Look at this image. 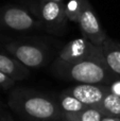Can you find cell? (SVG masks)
<instances>
[{"instance_id":"13","label":"cell","mask_w":120,"mask_h":121,"mask_svg":"<svg viewBox=\"0 0 120 121\" xmlns=\"http://www.w3.org/2000/svg\"><path fill=\"white\" fill-rule=\"evenodd\" d=\"M104 115L97 108L88 107L77 113H64L65 121H101Z\"/></svg>"},{"instance_id":"14","label":"cell","mask_w":120,"mask_h":121,"mask_svg":"<svg viewBox=\"0 0 120 121\" xmlns=\"http://www.w3.org/2000/svg\"><path fill=\"white\" fill-rule=\"evenodd\" d=\"M15 82L16 81L13 80L11 77L3 73L2 71H0V87H1V89H11V88L14 87Z\"/></svg>"},{"instance_id":"12","label":"cell","mask_w":120,"mask_h":121,"mask_svg":"<svg viewBox=\"0 0 120 121\" xmlns=\"http://www.w3.org/2000/svg\"><path fill=\"white\" fill-rule=\"evenodd\" d=\"M96 108L104 116L120 118V97L110 90Z\"/></svg>"},{"instance_id":"10","label":"cell","mask_w":120,"mask_h":121,"mask_svg":"<svg viewBox=\"0 0 120 121\" xmlns=\"http://www.w3.org/2000/svg\"><path fill=\"white\" fill-rule=\"evenodd\" d=\"M100 47L103 60L107 68L120 78V44L107 37Z\"/></svg>"},{"instance_id":"17","label":"cell","mask_w":120,"mask_h":121,"mask_svg":"<svg viewBox=\"0 0 120 121\" xmlns=\"http://www.w3.org/2000/svg\"><path fill=\"white\" fill-rule=\"evenodd\" d=\"M101 121H120L119 117H108V116H104L101 119Z\"/></svg>"},{"instance_id":"8","label":"cell","mask_w":120,"mask_h":121,"mask_svg":"<svg viewBox=\"0 0 120 121\" xmlns=\"http://www.w3.org/2000/svg\"><path fill=\"white\" fill-rule=\"evenodd\" d=\"M64 91L80 100L88 107L96 108L100 104L102 99L106 96V94L110 91V88H108V85L79 83L78 85L71 86Z\"/></svg>"},{"instance_id":"20","label":"cell","mask_w":120,"mask_h":121,"mask_svg":"<svg viewBox=\"0 0 120 121\" xmlns=\"http://www.w3.org/2000/svg\"><path fill=\"white\" fill-rule=\"evenodd\" d=\"M0 89H1V87H0Z\"/></svg>"},{"instance_id":"9","label":"cell","mask_w":120,"mask_h":121,"mask_svg":"<svg viewBox=\"0 0 120 121\" xmlns=\"http://www.w3.org/2000/svg\"><path fill=\"white\" fill-rule=\"evenodd\" d=\"M0 71L15 81H22L30 75L29 68L10 54L0 52Z\"/></svg>"},{"instance_id":"1","label":"cell","mask_w":120,"mask_h":121,"mask_svg":"<svg viewBox=\"0 0 120 121\" xmlns=\"http://www.w3.org/2000/svg\"><path fill=\"white\" fill-rule=\"evenodd\" d=\"M8 106L21 121H59L64 113L53 96L25 87L11 90Z\"/></svg>"},{"instance_id":"7","label":"cell","mask_w":120,"mask_h":121,"mask_svg":"<svg viewBox=\"0 0 120 121\" xmlns=\"http://www.w3.org/2000/svg\"><path fill=\"white\" fill-rule=\"evenodd\" d=\"M39 9L43 27L51 33L61 34L65 29L66 21L68 19L66 14V5H64L63 2L42 0Z\"/></svg>"},{"instance_id":"15","label":"cell","mask_w":120,"mask_h":121,"mask_svg":"<svg viewBox=\"0 0 120 121\" xmlns=\"http://www.w3.org/2000/svg\"><path fill=\"white\" fill-rule=\"evenodd\" d=\"M0 121H15L13 116L6 108L0 104Z\"/></svg>"},{"instance_id":"6","label":"cell","mask_w":120,"mask_h":121,"mask_svg":"<svg viewBox=\"0 0 120 121\" xmlns=\"http://www.w3.org/2000/svg\"><path fill=\"white\" fill-rule=\"evenodd\" d=\"M0 26L12 31L27 32L39 29L43 23L20 6H6L0 12Z\"/></svg>"},{"instance_id":"19","label":"cell","mask_w":120,"mask_h":121,"mask_svg":"<svg viewBox=\"0 0 120 121\" xmlns=\"http://www.w3.org/2000/svg\"><path fill=\"white\" fill-rule=\"evenodd\" d=\"M59 121H65V120H59Z\"/></svg>"},{"instance_id":"2","label":"cell","mask_w":120,"mask_h":121,"mask_svg":"<svg viewBox=\"0 0 120 121\" xmlns=\"http://www.w3.org/2000/svg\"><path fill=\"white\" fill-rule=\"evenodd\" d=\"M51 71L56 78L81 84L110 85L119 79L113 73L103 60L87 59L63 65H51Z\"/></svg>"},{"instance_id":"11","label":"cell","mask_w":120,"mask_h":121,"mask_svg":"<svg viewBox=\"0 0 120 121\" xmlns=\"http://www.w3.org/2000/svg\"><path fill=\"white\" fill-rule=\"evenodd\" d=\"M53 98L56 101L57 105L60 106L63 113H77V112H81L83 109L88 108L87 105H85L80 100L72 97L71 95L67 94L64 90L60 94L53 95Z\"/></svg>"},{"instance_id":"4","label":"cell","mask_w":120,"mask_h":121,"mask_svg":"<svg viewBox=\"0 0 120 121\" xmlns=\"http://www.w3.org/2000/svg\"><path fill=\"white\" fill-rule=\"evenodd\" d=\"M77 1H78V11H77L76 22H78V25L80 26L83 37L88 39L96 46H101L108 36L106 35L89 2L87 0H77Z\"/></svg>"},{"instance_id":"18","label":"cell","mask_w":120,"mask_h":121,"mask_svg":"<svg viewBox=\"0 0 120 121\" xmlns=\"http://www.w3.org/2000/svg\"><path fill=\"white\" fill-rule=\"evenodd\" d=\"M52 1H57V2H63V0H52Z\"/></svg>"},{"instance_id":"16","label":"cell","mask_w":120,"mask_h":121,"mask_svg":"<svg viewBox=\"0 0 120 121\" xmlns=\"http://www.w3.org/2000/svg\"><path fill=\"white\" fill-rule=\"evenodd\" d=\"M108 88H110L111 92H113V94L120 97V78L118 80H116V81H114L112 84H110Z\"/></svg>"},{"instance_id":"5","label":"cell","mask_w":120,"mask_h":121,"mask_svg":"<svg viewBox=\"0 0 120 121\" xmlns=\"http://www.w3.org/2000/svg\"><path fill=\"white\" fill-rule=\"evenodd\" d=\"M87 59L103 60L101 47L94 45L85 37L77 38L65 45L52 65L69 64Z\"/></svg>"},{"instance_id":"3","label":"cell","mask_w":120,"mask_h":121,"mask_svg":"<svg viewBox=\"0 0 120 121\" xmlns=\"http://www.w3.org/2000/svg\"><path fill=\"white\" fill-rule=\"evenodd\" d=\"M5 50L28 68L43 67L49 60L48 48L38 43L15 40L5 45Z\"/></svg>"}]
</instances>
